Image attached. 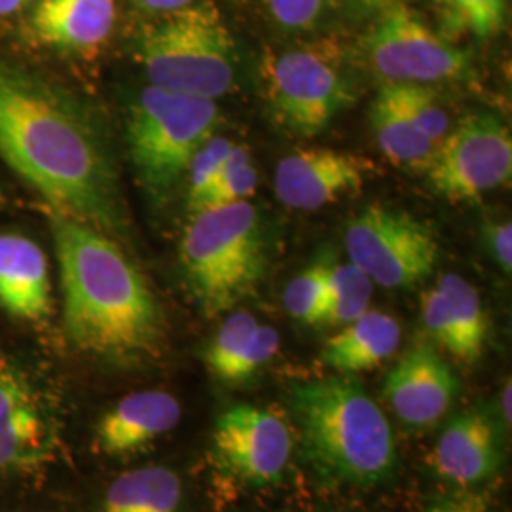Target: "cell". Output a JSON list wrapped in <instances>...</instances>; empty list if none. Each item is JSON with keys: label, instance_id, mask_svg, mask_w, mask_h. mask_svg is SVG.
<instances>
[{"label": "cell", "instance_id": "6da1fadb", "mask_svg": "<svg viewBox=\"0 0 512 512\" xmlns=\"http://www.w3.org/2000/svg\"><path fill=\"white\" fill-rule=\"evenodd\" d=\"M0 156L50 211L99 230L120 220L116 177L88 118L50 84L2 63Z\"/></svg>", "mask_w": 512, "mask_h": 512}, {"label": "cell", "instance_id": "7a4b0ae2", "mask_svg": "<svg viewBox=\"0 0 512 512\" xmlns=\"http://www.w3.org/2000/svg\"><path fill=\"white\" fill-rule=\"evenodd\" d=\"M50 226L63 325L74 348L114 361L154 355L164 340V313L147 277L92 224L50 211Z\"/></svg>", "mask_w": 512, "mask_h": 512}, {"label": "cell", "instance_id": "3957f363", "mask_svg": "<svg viewBox=\"0 0 512 512\" xmlns=\"http://www.w3.org/2000/svg\"><path fill=\"white\" fill-rule=\"evenodd\" d=\"M302 454L325 484L376 488L397 471V442L384 410L348 374L291 387Z\"/></svg>", "mask_w": 512, "mask_h": 512}, {"label": "cell", "instance_id": "277c9868", "mask_svg": "<svg viewBox=\"0 0 512 512\" xmlns=\"http://www.w3.org/2000/svg\"><path fill=\"white\" fill-rule=\"evenodd\" d=\"M184 279L207 315L232 311L266 274V249L249 202L194 213L181 247Z\"/></svg>", "mask_w": 512, "mask_h": 512}, {"label": "cell", "instance_id": "5b68a950", "mask_svg": "<svg viewBox=\"0 0 512 512\" xmlns=\"http://www.w3.org/2000/svg\"><path fill=\"white\" fill-rule=\"evenodd\" d=\"M139 61L154 88L219 99L236 84L234 38L215 4L164 14L139 38Z\"/></svg>", "mask_w": 512, "mask_h": 512}, {"label": "cell", "instance_id": "8992f818", "mask_svg": "<svg viewBox=\"0 0 512 512\" xmlns=\"http://www.w3.org/2000/svg\"><path fill=\"white\" fill-rule=\"evenodd\" d=\"M260 74L275 122L298 137L323 133L353 101L346 52L329 38L270 52Z\"/></svg>", "mask_w": 512, "mask_h": 512}, {"label": "cell", "instance_id": "52a82bcc", "mask_svg": "<svg viewBox=\"0 0 512 512\" xmlns=\"http://www.w3.org/2000/svg\"><path fill=\"white\" fill-rule=\"evenodd\" d=\"M219 118L213 99L154 86L143 90L129 110L128 147L145 186L164 194L179 183Z\"/></svg>", "mask_w": 512, "mask_h": 512}, {"label": "cell", "instance_id": "ba28073f", "mask_svg": "<svg viewBox=\"0 0 512 512\" xmlns=\"http://www.w3.org/2000/svg\"><path fill=\"white\" fill-rule=\"evenodd\" d=\"M366 65L385 84L431 86L471 73V55L403 4L384 10L361 40Z\"/></svg>", "mask_w": 512, "mask_h": 512}, {"label": "cell", "instance_id": "9c48e42d", "mask_svg": "<svg viewBox=\"0 0 512 512\" xmlns=\"http://www.w3.org/2000/svg\"><path fill=\"white\" fill-rule=\"evenodd\" d=\"M344 243L349 262L385 289L416 287L439 262L429 226L385 205H370L349 220Z\"/></svg>", "mask_w": 512, "mask_h": 512}, {"label": "cell", "instance_id": "30bf717a", "mask_svg": "<svg viewBox=\"0 0 512 512\" xmlns=\"http://www.w3.org/2000/svg\"><path fill=\"white\" fill-rule=\"evenodd\" d=\"M425 173L448 202L480 200L511 181V129L492 112L463 116L437 147Z\"/></svg>", "mask_w": 512, "mask_h": 512}, {"label": "cell", "instance_id": "8fae6325", "mask_svg": "<svg viewBox=\"0 0 512 512\" xmlns=\"http://www.w3.org/2000/svg\"><path fill=\"white\" fill-rule=\"evenodd\" d=\"M211 452L222 473L249 488H266L285 475L293 454V435L272 410L234 404L215 420Z\"/></svg>", "mask_w": 512, "mask_h": 512}, {"label": "cell", "instance_id": "7c38bea8", "mask_svg": "<svg viewBox=\"0 0 512 512\" xmlns=\"http://www.w3.org/2000/svg\"><path fill=\"white\" fill-rule=\"evenodd\" d=\"M363 158L332 148H300L275 167L279 202L294 211H317L363 190Z\"/></svg>", "mask_w": 512, "mask_h": 512}, {"label": "cell", "instance_id": "4fadbf2b", "mask_svg": "<svg viewBox=\"0 0 512 512\" xmlns=\"http://www.w3.org/2000/svg\"><path fill=\"white\" fill-rule=\"evenodd\" d=\"M385 399L399 420L429 427L446 416L459 393V380L433 346H414L385 378Z\"/></svg>", "mask_w": 512, "mask_h": 512}, {"label": "cell", "instance_id": "5bb4252c", "mask_svg": "<svg viewBox=\"0 0 512 512\" xmlns=\"http://www.w3.org/2000/svg\"><path fill=\"white\" fill-rule=\"evenodd\" d=\"M421 321L427 334L463 363H476L488 338V315L480 294L461 275H442L421 296Z\"/></svg>", "mask_w": 512, "mask_h": 512}, {"label": "cell", "instance_id": "9a60e30c", "mask_svg": "<svg viewBox=\"0 0 512 512\" xmlns=\"http://www.w3.org/2000/svg\"><path fill=\"white\" fill-rule=\"evenodd\" d=\"M497 427L482 412H463L444 427L433 450L437 475L459 488L478 486L501 469Z\"/></svg>", "mask_w": 512, "mask_h": 512}, {"label": "cell", "instance_id": "2e32d148", "mask_svg": "<svg viewBox=\"0 0 512 512\" xmlns=\"http://www.w3.org/2000/svg\"><path fill=\"white\" fill-rule=\"evenodd\" d=\"M181 403L165 391H139L120 399L97 425V444L107 456L145 450L181 421Z\"/></svg>", "mask_w": 512, "mask_h": 512}, {"label": "cell", "instance_id": "e0dca14e", "mask_svg": "<svg viewBox=\"0 0 512 512\" xmlns=\"http://www.w3.org/2000/svg\"><path fill=\"white\" fill-rule=\"evenodd\" d=\"M0 308L23 321H42L52 313L48 260L33 239L0 234Z\"/></svg>", "mask_w": 512, "mask_h": 512}, {"label": "cell", "instance_id": "ac0fdd59", "mask_svg": "<svg viewBox=\"0 0 512 512\" xmlns=\"http://www.w3.org/2000/svg\"><path fill=\"white\" fill-rule=\"evenodd\" d=\"M46 452V423L31 385L18 368L0 361V469L38 463Z\"/></svg>", "mask_w": 512, "mask_h": 512}, {"label": "cell", "instance_id": "d6986e66", "mask_svg": "<svg viewBox=\"0 0 512 512\" xmlns=\"http://www.w3.org/2000/svg\"><path fill=\"white\" fill-rule=\"evenodd\" d=\"M277 349L279 334L274 327L260 325L247 311H236L207 344L203 363L220 382L241 384L268 365Z\"/></svg>", "mask_w": 512, "mask_h": 512}, {"label": "cell", "instance_id": "ffe728a7", "mask_svg": "<svg viewBox=\"0 0 512 512\" xmlns=\"http://www.w3.org/2000/svg\"><path fill=\"white\" fill-rule=\"evenodd\" d=\"M116 21V0H40L33 31L44 44L92 52L110 37Z\"/></svg>", "mask_w": 512, "mask_h": 512}, {"label": "cell", "instance_id": "44dd1931", "mask_svg": "<svg viewBox=\"0 0 512 512\" xmlns=\"http://www.w3.org/2000/svg\"><path fill=\"white\" fill-rule=\"evenodd\" d=\"M401 344V325L384 311L368 310L340 327L321 351V363L353 376L382 365Z\"/></svg>", "mask_w": 512, "mask_h": 512}, {"label": "cell", "instance_id": "7402d4cb", "mask_svg": "<svg viewBox=\"0 0 512 512\" xmlns=\"http://www.w3.org/2000/svg\"><path fill=\"white\" fill-rule=\"evenodd\" d=\"M370 126L378 147L391 164L414 171L429 169L437 147L406 112L391 84H384L374 97Z\"/></svg>", "mask_w": 512, "mask_h": 512}, {"label": "cell", "instance_id": "603a6c76", "mask_svg": "<svg viewBox=\"0 0 512 512\" xmlns=\"http://www.w3.org/2000/svg\"><path fill=\"white\" fill-rule=\"evenodd\" d=\"M181 478L165 467L128 471L110 484L103 512H179Z\"/></svg>", "mask_w": 512, "mask_h": 512}, {"label": "cell", "instance_id": "cb8c5ba5", "mask_svg": "<svg viewBox=\"0 0 512 512\" xmlns=\"http://www.w3.org/2000/svg\"><path fill=\"white\" fill-rule=\"evenodd\" d=\"M374 283L355 264L330 266V293L321 325L344 327L370 310Z\"/></svg>", "mask_w": 512, "mask_h": 512}, {"label": "cell", "instance_id": "d4e9b609", "mask_svg": "<svg viewBox=\"0 0 512 512\" xmlns=\"http://www.w3.org/2000/svg\"><path fill=\"white\" fill-rule=\"evenodd\" d=\"M258 173H256L249 150L243 147L232 148L220 169L217 181L203 194L202 200L190 207V213H200L207 209H220L234 203L249 202L255 194Z\"/></svg>", "mask_w": 512, "mask_h": 512}, {"label": "cell", "instance_id": "484cf974", "mask_svg": "<svg viewBox=\"0 0 512 512\" xmlns=\"http://www.w3.org/2000/svg\"><path fill=\"white\" fill-rule=\"evenodd\" d=\"M329 293L330 266L315 264L289 281L283 304L294 319L306 325H321L329 304Z\"/></svg>", "mask_w": 512, "mask_h": 512}, {"label": "cell", "instance_id": "4316f807", "mask_svg": "<svg viewBox=\"0 0 512 512\" xmlns=\"http://www.w3.org/2000/svg\"><path fill=\"white\" fill-rule=\"evenodd\" d=\"M399 101L403 103L406 112L416 120L421 131L439 147L444 137L450 131V122L446 112L439 105V99L429 86H416V84H391Z\"/></svg>", "mask_w": 512, "mask_h": 512}, {"label": "cell", "instance_id": "83f0119b", "mask_svg": "<svg viewBox=\"0 0 512 512\" xmlns=\"http://www.w3.org/2000/svg\"><path fill=\"white\" fill-rule=\"evenodd\" d=\"M444 4L478 40H492L507 27V0H444Z\"/></svg>", "mask_w": 512, "mask_h": 512}, {"label": "cell", "instance_id": "f1b7e54d", "mask_svg": "<svg viewBox=\"0 0 512 512\" xmlns=\"http://www.w3.org/2000/svg\"><path fill=\"white\" fill-rule=\"evenodd\" d=\"M236 147L230 139L224 137H211L203 145L192 164L188 167L190 184H188V209L200 202L203 194L213 186L219 177L220 169L224 167L226 158L230 156L232 148Z\"/></svg>", "mask_w": 512, "mask_h": 512}, {"label": "cell", "instance_id": "f546056e", "mask_svg": "<svg viewBox=\"0 0 512 512\" xmlns=\"http://www.w3.org/2000/svg\"><path fill=\"white\" fill-rule=\"evenodd\" d=\"M332 6V0H266V8L275 23L287 31L315 29Z\"/></svg>", "mask_w": 512, "mask_h": 512}, {"label": "cell", "instance_id": "4dcf8cb0", "mask_svg": "<svg viewBox=\"0 0 512 512\" xmlns=\"http://www.w3.org/2000/svg\"><path fill=\"white\" fill-rule=\"evenodd\" d=\"M484 239L488 253L492 255L497 266L511 274L512 270V222L511 220H499L494 224H488L484 230Z\"/></svg>", "mask_w": 512, "mask_h": 512}, {"label": "cell", "instance_id": "1f68e13d", "mask_svg": "<svg viewBox=\"0 0 512 512\" xmlns=\"http://www.w3.org/2000/svg\"><path fill=\"white\" fill-rule=\"evenodd\" d=\"M421 512H495L480 495L471 492H452L431 499Z\"/></svg>", "mask_w": 512, "mask_h": 512}, {"label": "cell", "instance_id": "d6a6232c", "mask_svg": "<svg viewBox=\"0 0 512 512\" xmlns=\"http://www.w3.org/2000/svg\"><path fill=\"white\" fill-rule=\"evenodd\" d=\"M198 0H133V4L148 14H171L196 4Z\"/></svg>", "mask_w": 512, "mask_h": 512}, {"label": "cell", "instance_id": "836d02e7", "mask_svg": "<svg viewBox=\"0 0 512 512\" xmlns=\"http://www.w3.org/2000/svg\"><path fill=\"white\" fill-rule=\"evenodd\" d=\"M511 397V380H507L505 385H503V389H501V393H499V412H501V421H503L507 427H511L512 423Z\"/></svg>", "mask_w": 512, "mask_h": 512}, {"label": "cell", "instance_id": "e575fe53", "mask_svg": "<svg viewBox=\"0 0 512 512\" xmlns=\"http://www.w3.org/2000/svg\"><path fill=\"white\" fill-rule=\"evenodd\" d=\"M384 2L385 0H346V4L355 14H366V12L382 6Z\"/></svg>", "mask_w": 512, "mask_h": 512}, {"label": "cell", "instance_id": "d590c367", "mask_svg": "<svg viewBox=\"0 0 512 512\" xmlns=\"http://www.w3.org/2000/svg\"><path fill=\"white\" fill-rule=\"evenodd\" d=\"M29 0H0V16H10L21 10Z\"/></svg>", "mask_w": 512, "mask_h": 512}, {"label": "cell", "instance_id": "8d00e7d4", "mask_svg": "<svg viewBox=\"0 0 512 512\" xmlns=\"http://www.w3.org/2000/svg\"><path fill=\"white\" fill-rule=\"evenodd\" d=\"M327 512H348V511H327Z\"/></svg>", "mask_w": 512, "mask_h": 512}, {"label": "cell", "instance_id": "74e56055", "mask_svg": "<svg viewBox=\"0 0 512 512\" xmlns=\"http://www.w3.org/2000/svg\"><path fill=\"white\" fill-rule=\"evenodd\" d=\"M0 202H2V192H0Z\"/></svg>", "mask_w": 512, "mask_h": 512}]
</instances>
